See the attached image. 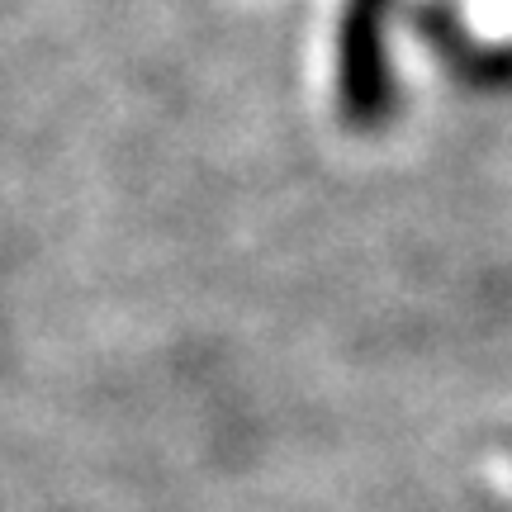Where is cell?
Returning a JSON list of instances; mask_svg holds the SVG:
<instances>
[{
	"instance_id": "obj_1",
	"label": "cell",
	"mask_w": 512,
	"mask_h": 512,
	"mask_svg": "<svg viewBox=\"0 0 512 512\" xmlns=\"http://www.w3.org/2000/svg\"><path fill=\"white\" fill-rule=\"evenodd\" d=\"M389 0H347L337 19V110L351 128H380L394 114Z\"/></svg>"
}]
</instances>
